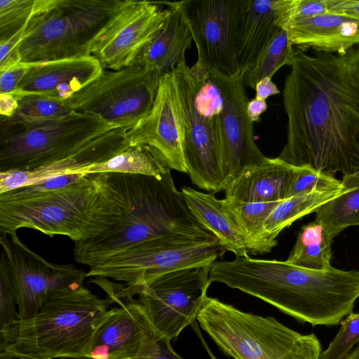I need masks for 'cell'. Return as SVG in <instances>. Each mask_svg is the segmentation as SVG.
Here are the masks:
<instances>
[{"instance_id":"1","label":"cell","mask_w":359,"mask_h":359,"mask_svg":"<svg viewBox=\"0 0 359 359\" xmlns=\"http://www.w3.org/2000/svg\"><path fill=\"white\" fill-rule=\"evenodd\" d=\"M285 78L278 158L334 177L359 172V43L344 53L295 49Z\"/></svg>"},{"instance_id":"2","label":"cell","mask_w":359,"mask_h":359,"mask_svg":"<svg viewBox=\"0 0 359 359\" xmlns=\"http://www.w3.org/2000/svg\"><path fill=\"white\" fill-rule=\"evenodd\" d=\"M209 280L257 297L312 326L340 324L353 312L359 298L356 270H312L249 256L215 262Z\"/></svg>"},{"instance_id":"3","label":"cell","mask_w":359,"mask_h":359,"mask_svg":"<svg viewBox=\"0 0 359 359\" xmlns=\"http://www.w3.org/2000/svg\"><path fill=\"white\" fill-rule=\"evenodd\" d=\"M119 212L105 231L74 243L76 262L90 267L148 240L182 235L216 236L191 213L170 172L162 178L118 172H98Z\"/></svg>"},{"instance_id":"4","label":"cell","mask_w":359,"mask_h":359,"mask_svg":"<svg viewBox=\"0 0 359 359\" xmlns=\"http://www.w3.org/2000/svg\"><path fill=\"white\" fill-rule=\"evenodd\" d=\"M115 301L102 299L83 285L52 293L32 318L17 321L0 334V348L30 356L88 359L95 331Z\"/></svg>"},{"instance_id":"5","label":"cell","mask_w":359,"mask_h":359,"mask_svg":"<svg viewBox=\"0 0 359 359\" xmlns=\"http://www.w3.org/2000/svg\"><path fill=\"white\" fill-rule=\"evenodd\" d=\"M218 348L233 359H320L314 333L302 334L273 316L243 311L207 297L196 318Z\"/></svg>"},{"instance_id":"6","label":"cell","mask_w":359,"mask_h":359,"mask_svg":"<svg viewBox=\"0 0 359 359\" xmlns=\"http://www.w3.org/2000/svg\"><path fill=\"white\" fill-rule=\"evenodd\" d=\"M4 123L2 129L0 172L32 170L82 155L108 144L116 128L100 117L77 111L62 118L29 125Z\"/></svg>"},{"instance_id":"7","label":"cell","mask_w":359,"mask_h":359,"mask_svg":"<svg viewBox=\"0 0 359 359\" xmlns=\"http://www.w3.org/2000/svg\"><path fill=\"white\" fill-rule=\"evenodd\" d=\"M122 2L55 0L28 22L17 61L32 64L90 55L93 40Z\"/></svg>"},{"instance_id":"8","label":"cell","mask_w":359,"mask_h":359,"mask_svg":"<svg viewBox=\"0 0 359 359\" xmlns=\"http://www.w3.org/2000/svg\"><path fill=\"white\" fill-rule=\"evenodd\" d=\"M226 250L217 238H198L172 235L152 238L120 251L91 266L87 278H111L125 285L111 284L118 297L169 272L211 266Z\"/></svg>"},{"instance_id":"9","label":"cell","mask_w":359,"mask_h":359,"mask_svg":"<svg viewBox=\"0 0 359 359\" xmlns=\"http://www.w3.org/2000/svg\"><path fill=\"white\" fill-rule=\"evenodd\" d=\"M104 203L96 173H88L81 183L60 192L27 201L0 200V233L32 229L51 237L65 236L76 243L100 222Z\"/></svg>"},{"instance_id":"10","label":"cell","mask_w":359,"mask_h":359,"mask_svg":"<svg viewBox=\"0 0 359 359\" xmlns=\"http://www.w3.org/2000/svg\"><path fill=\"white\" fill-rule=\"evenodd\" d=\"M161 77L141 63L119 70L104 69L65 102L72 111L95 115L116 128L130 130L151 111Z\"/></svg>"},{"instance_id":"11","label":"cell","mask_w":359,"mask_h":359,"mask_svg":"<svg viewBox=\"0 0 359 359\" xmlns=\"http://www.w3.org/2000/svg\"><path fill=\"white\" fill-rule=\"evenodd\" d=\"M180 116L183 156L187 173L193 184L212 193L224 190L219 142L215 133L218 117L209 120L196 109L198 81L185 59L171 71Z\"/></svg>"},{"instance_id":"12","label":"cell","mask_w":359,"mask_h":359,"mask_svg":"<svg viewBox=\"0 0 359 359\" xmlns=\"http://www.w3.org/2000/svg\"><path fill=\"white\" fill-rule=\"evenodd\" d=\"M211 266L167 273L136 288L128 295H138L156 330L171 340L187 326L196 323L211 283Z\"/></svg>"},{"instance_id":"13","label":"cell","mask_w":359,"mask_h":359,"mask_svg":"<svg viewBox=\"0 0 359 359\" xmlns=\"http://www.w3.org/2000/svg\"><path fill=\"white\" fill-rule=\"evenodd\" d=\"M168 14L159 2L124 0L93 40L89 50L103 69L139 63Z\"/></svg>"},{"instance_id":"14","label":"cell","mask_w":359,"mask_h":359,"mask_svg":"<svg viewBox=\"0 0 359 359\" xmlns=\"http://www.w3.org/2000/svg\"><path fill=\"white\" fill-rule=\"evenodd\" d=\"M0 245L10 270L19 320L34 318L52 293L83 285L87 278V272L73 264L48 262L22 243L17 233L1 234Z\"/></svg>"},{"instance_id":"15","label":"cell","mask_w":359,"mask_h":359,"mask_svg":"<svg viewBox=\"0 0 359 359\" xmlns=\"http://www.w3.org/2000/svg\"><path fill=\"white\" fill-rule=\"evenodd\" d=\"M183 11L198 53L210 74L240 76L234 25L239 0H183Z\"/></svg>"},{"instance_id":"16","label":"cell","mask_w":359,"mask_h":359,"mask_svg":"<svg viewBox=\"0 0 359 359\" xmlns=\"http://www.w3.org/2000/svg\"><path fill=\"white\" fill-rule=\"evenodd\" d=\"M210 75L219 86L224 100L215 132L226 187L244 170L260 164L266 156L255 142L253 123L246 110L248 100L240 76Z\"/></svg>"},{"instance_id":"17","label":"cell","mask_w":359,"mask_h":359,"mask_svg":"<svg viewBox=\"0 0 359 359\" xmlns=\"http://www.w3.org/2000/svg\"><path fill=\"white\" fill-rule=\"evenodd\" d=\"M110 309L93 337L88 359H137L154 355L163 337L137 299L108 294Z\"/></svg>"},{"instance_id":"18","label":"cell","mask_w":359,"mask_h":359,"mask_svg":"<svg viewBox=\"0 0 359 359\" xmlns=\"http://www.w3.org/2000/svg\"><path fill=\"white\" fill-rule=\"evenodd\" d=\"M130 146H147L170 168L187 173L182 136L172 72L159 80L156 95L148 115L127 132Z\"/></svg>"},{"instance_id":"19","label":"cell","mask_w":359,"mask_h":359,"mask_svg":"<svg viewBox=\"0 0 359 359\" xmlns=\"http://www.w3.org/2000/svg\"><path fill=\"white\" fill-rule=\"evenodd\" d=\"M290 3L291 0H239L234 44L240 75L287 27Z\"/></svg>"},{"instance_id":"20","label":"cell","mask_w":359,"mask_h":359,"mask_svg":"<svg viewBox=\"0 0 359 359\" xmlns=\"http://www.w3.org/2000/svg\"><path fill=\"white\" fill-rule=\"evenodd\" d=\"M103 70L92 55L32 63L11 94L17 98L40 95L66 101L97 79Z\"/></svg>"},{"instance_id":"21","label":"cell","mask_w":359,"mask_h":359,"mask_svg":"<svg viewBox=\"0 0 359 359\" xmlns=\"http://www.w3.org/2000/svg\"><path fill=\"white\" fill-rule=\"evenodd\" d=\"M292 46L306 52L313 50L344 53L359 43V20L325 13L290 20L287 25Z\"/></svg>"},{"instance_id":"22","label":"cell","mask_w":359,"mask_h":359,"mask_svg":"<svg viewBox=\"0 0 359 359\" xmlns=\"http://www.w3.org/2000/svg\"><path fill=\"white\" fill-rule=\"evenodd\" d=\"M295 168L278 157H266L226 185L225 198L242 203L281 201L285 199Z\"/></svg>"},{"instance_id":"23","label":"cell","mask_w":359,"mask_h":359,"mask_svg":"<svg viewBox=\"0 0 359 359\" xmlns=\"http://www.w3.org/2000/svg\"><path fill=\"white\" fill-rule=\"evenodd\" d=\"M161 3L168 10L164 26L139 63L162 76L185 59V52L191 48L193 38L181 1Z\"/></svg>"},{"instance_id":"24","label":"cell","mask_w":359,"mask_h":359,"mask_svg":"<svg viewBox=\"0 0 359 359\" xmlns=\"http://www.w3.org/2000/svg\"><path fill=\"white\" fill-rule=\"evenodd\" d=\"M181 193L191 213L206 229L213 233L226 250L236 257H248L244 238L225 199L191 187Z\"/></svg>"},{"instance_id":"25","label":"cell","mask_w":359,"mask_h":359,"mask_svg":"<svg viewBox=\"0 0 359 359\" xmlns=\"http://www.w3.org/2000/svg\"><path fill=\"white\" fill-rule=\"evenodd\" d=\"M344 191L318 208L315 221L332 237L351 226H359V172L342 176Z\"/></svg>"},{"instance_id":"26","label":"cell","mask_w":359,"mask_h":359,"mask_svg":"<svg viewBox=\"0 0 359 359\" xmlns=\"http://www.w3.org/2000/svg\"><path fill=\"white\" fill-rule=\"evenodd\" d=\"M345 189L334 191L313 190L310 193L284 199L274 208L264 224L266 238L276 244V237L297 219L314 212L316 210L340 195Z\"/></svg>"},{"instance_id":"27","label":"cell","mask_w":359,"mask_h":359,"mask_svg":"<svg viewBox=\"0 0 359 359\" xmlns=\"http://www.w3.org/2000/svg\"><path fill=\"white\" fill-rule=\"evenodd\" d=\"M332 238L325 227L314 220L302 227L285 261L304 269L329 270L332 268L330 264Z\"/></svg>"},{"instance_id":"28","label":"cell","mask_w":359,"mask_h":359,"mask_svg":"<svg viewBox=\"0 0 359 359\" xmlns=\"http://www.w3.org/2000/svg\"><path fill=\"white\" fill-rule=\"evenodd\" d=\"M170 170L167 163L152 149L139 145L130 147L104 162L84 167L79 172L138 174L161 179Z\"/></svg>"},{"instance_id":"29","label":"cell","mask_w":359,"mask_h":359,"mask_svg":"<svg viewBox=\"0 0 359 359\" xmlns=\"http://www.w3.org/2000/svg\"><path fill=\"white\" fill-rule=\"evenodd\" d=\"M224 199L242 233L248 253L257 255L270 252L276 244L266 238L264 224L280 201L242 203Z\"/></svg>"},{"instance_id":"30","label":"cell","mask_w":359,"mask_h":359,"mask_svg":"<svg viewBox=\"0 0 359 359\" xmlns=\"http://www.w3.org/2000/svg\"><path fill=\"white\" fill-rule=\"evenodd\" d=\"M287 27L282 28L259 54L257 58L240 75L245 87L255 89L262 79L272 76L285 65L292 63L293 49Z\"/></svg>"},{"instance_id":"31","label":"cell","mask_w":359,"mask_h":359,"mask_svg":"<svg viewBox=\"0 0 359 359\" xmlns=\"http://www.w3.org/2000/svg\"><path fill=\"white\" fill-rule=\"evenodd\" d=\"M18 99L13 115L2 119L11 124L29 125L62 118L73 111L65 101L40 95H27Z\"/></svg>"},{"instance_id":"32","label":"cell","mask_w":359,"mask_h":359,"mask_svg":"<svg viewBox=\"0 0 359 359\" xmlns=\"http://www.w3.org/2000/svg\"><path fill=\"white\" fill-rule=\"evenodd\" d=\"M55 0H0V41L7 39Z\"/></svg>"},{"instance_id":"33","label":"cell","mask_w":359,"mask_h":359,"mask_svg":"<svg viewBox=\"0 0 359 359\" xmlns=\"http://www.w3.org/2000/svg\"><path fill=\"white\" fill-rule=\"evenodd\" d=\"M88 173H71L49 177L39 182L0 194V200H30L72 188L81 183Z\"/></svg>"},{"instance_id":"34","label":"cell","mask_w":359,"mask_h":359,"mask_svg":"<svg viewBox=\"0 0 359 359\" xmlns=\"http://www.w3.org/2000/svg\"><path fill=\"white\" fill-rule=\"evenodd\" d=\"M343 187L341 181L310 166L297 167L292 174L286 196L306 194L313 190L334 191Z\"/></svg>"},{"instance_id":"35","label":"cell","mask_w":359,"mask_h":359,"mask_svg":"<svg viewBox=\"0 0 359 359\" xmlns=\"http://www.w3.org/2000/svg\"><path fill=\"white\" fill-rule=\"evenodd\" d=\"M359 343V313H351L340 322V328L320 359H345Z\"/></svg>"},{"instance_id":"36","label":"cell","mask_w":359,"mask_h":359,"mask_svg":"<svg viewBox=\"0 0 359 359\" xmlns=\"http://www.w3.org/2000/svg\"><path fill=\"white\" fill-rule=\"evenodd\" d=\"M13 284L4 254L0 257V334L6 332L20 320L15 309Z\"/></svg>"},{"instance_id":"37","label":"cell","mask_w":359,"mask_h":359,"mask_svg":"<svg viewBox=\"0 0 359 359\" xmlns=\"http://www.w3.org/2000/svg\"><path fill=\"white\" fill-rule=\"evenodd\" d=\"M30 64L17 62L0 69V94H11L18 87Z\"/></svg>"},{"instance_id":"38","label":"cell","mask_w":359,"mask_h":359,"mask_svg":"<svg viewBox=\"0 0 359 359\" xmlns=\"http://www.w3.org/2000/svg\"><path fill=\"white\" fill-rule=\"evenodd\" d=\"M328 13L327 0H291L288 9L289 21Z\"/></svg>"},{"instance_id":"39","label":"cell","mask_w":359,"mask_h":359,"mask_svg":"<svg viewBox=\"0 0 359 359\" xmlns=\"http://www.w3.org/2000/svg\"><path fill=\"white\" fill-rule=\"evenodd\" d=\"M328 13L359 20V0H327Z\"/></svg>"},{"instance_id":"40","label":"cell","mask_w":359,"mask_h":359,"mask_svg":"<svg viewBox=\"0 0 359 359\" xmlns=\"http://www.w3.org/2000/svg\"><path fill=\"white\" fill-rule=\"evenodd\" d=\"M171 341L170 339L162 337L158 340V351L154 355L137 359H184L173 350Z\"/></svg>"},{"instance_id":"41","label":"cell","mask_w":359,"mask_h":359,"mask_svg":"<svg viewBox=\"0 0 359 359\" xmlns=\"http://www.w3.org/2000/svg\"><path fill=\"white\" fill-rule=\"evenodd\" d=\"M255 98L266 100L268 97L280 93L271 78L266 77L260 80L255 86Z\"/></svg>"},{"instance_id":"42","label":"cell","mask_w":359,"mask_h":359,"mask_svg":"<svg viewBox=\"0 0 359 359\" xmlns=\"http://www.w3.org/2000/svg\"><path fill=\"white\" fill-rule=\"evenodd\" d=\"M18 99L12 94H0V113L3 118H8L15 113Z\"/></svg>"},{"instance_id":"43","label":"cell","mask_w":359,"mask_h":359,"mask_svg":"<svg viewBox=\"0 0 359 359\" xmlns=\"http://www.w3.org/2000/svg\"><path fill=\"white\" fill-rule=\"evenodd\" d=\"M267 109V104L266 100L253 98L248 100L247 103L246 110L247 114L250 121L258 122L260 119V116Z\"/></svg>"},{"instance_id":"44","label":"cell","mask_w":359,"mask_h":359,"mask_svg":"<svg viewBox=\"0 0 359 359\" xmlns=\"http://www.w3.org/2000/svg\"><path fill=\"white\" fill-rule=\"evenodd\" d=\"M0 359H50L27 355L12 348L4 347L0 348Z\"/></svg>"},{"instance_id":"45","label":"cell","mask_w":359,"mask_h":359,"mask_svg":"<svg viewBox=\"0 0 359 359\" xmlns=\"http://www.w3.org/2000/svg\"><path fill=\"white\" fill-rule=\"evenodd\" d=\"M345 359H359V345Z\"/></svg>"}]
</instances>
